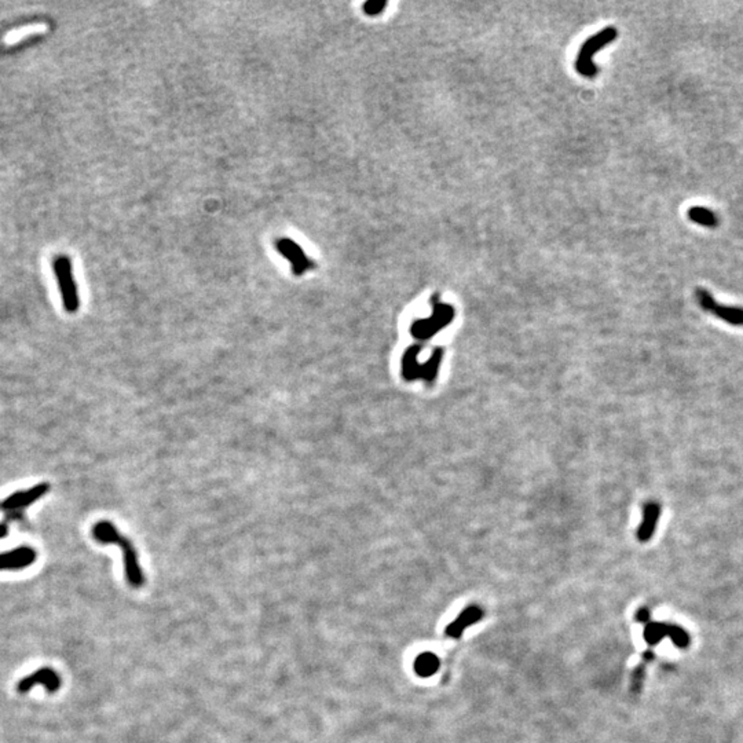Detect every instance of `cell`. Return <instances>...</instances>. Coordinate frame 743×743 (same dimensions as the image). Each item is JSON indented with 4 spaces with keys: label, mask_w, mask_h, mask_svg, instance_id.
I'll list each match as a JSON object with an SVG mask.
<instances>
[{
    "label": "cell",
    "mask_w": 743,
    "mask_h": 743,
    "mask_svg": "<svg viewBox=\"0 0 743 743\" xmlns=\"http://www.w3.org/2000/svg\"><path fill=\"white\" fill-rule=\"evenodd\" d=\"M91 534L94 539L102 545H118L121 548L127 582L135 589L143 587L145 575L139 564L138 552L129 538L121 535L120 531L114 528V525L107 521H101L94 525Z\"/></svg>",
    "instance_id": "6da1fadb"
},
{
    "label": "cell",
    "mask_w": 743,
    "mask_h": 743,
    "mask_svg": "<svg viewBox=\"0 0 743 743\" xmlns=\"http://www.w3.org/2000/svg\"><path fill=\"white\" fill-rule=\"evenodd\" d=\"M386 6H387L386 1H368L364 4V11L368 15H379L384 10Z\"/></svg>",
    "instance_id": "d6986e66"
},
{
    "label": "cell",
    "mask_w": 743,
    "mask_h": 743,
    "mask_svg": "<svg viewBox=\"0 0 743 743\" xmlns=\"http://www.w3.org/2000/svg\"><path fill=\"white\" fill-rule=\"evenodd\" d=\"M695 298L699 303V306L713 314L715 317L717 319H723L726 321L727 323L730 325H734V326H743V309L742 307H734V306H726V305H720L715 301L713 295L704 289V288H698L695 291Z\"/></svg>",
    "instance_id": "ba28073f"
},
{
    "label": "cell",
    "mask_w": 743,
    "mask_h": 743,
    "mask_svg": "<svg viewBox=\"0 0 743 743\" xmlns=\"http://www.w3.org/2000/svg\"><path fill=\"white\" fill-rule=\"evenodd\" d=\"M453 317H454V310L450 306L436 303V306H433V313L431 317L416 321L412 325L411 328L412 334L419 340H427L432 337L435 333H438L442 328L449 325Z\"/></svg>",
    "instance_id": "52a82bcc"
},
{
    "label": "cell",
    "mask_w": 743,
    "mask_h": 743,
    "mask_svg": "<svg viewBox=\"0 0 743 743\" xmlns=\"http://www.w3.org/2000/svg\"><path fill=\"white\" fill-rule=\"evenodd\" d=\"M419 352H420L419 346H413L406 350L404 359H402V375L406 380L424 379L425 382L432 383L436 379L438 369L442 361V355H443L442 350H435L424 365H420V362L418 361Z\"/></svg>",
    "instance_id": "277c9868"
},
{
    "label": "cell",
    "mask_w": 743,
    "mask_h": 743,
    "mask_svg": "<svg viewBox=\"0 0 743 743\" xmlns=\"http://www.w3.org/2000/svg\"><path fill=\"white\" fill-rule=\"evenodd\" d=\"M668 637H670V640L673 641V644L679 648H687L691 643V638L690 635L681 628V627H677V625H672L669 624V629H668Z\"/></svg>",
    "instance_id": "ac0fdd59"
},
{
    "label": "cell",
    "mask_w": 743,
    "mask_h": 743,
    "mask_svg": "<svg viewBox=\"0 0 743 743\" xmlns=\"http://www.w3.org/2000/svg\"><path fill=\"white\" fill-rule=\"evenodd\" d=\"M8 534V523L7 522H0V538L6 537Z\"/></svg>",
    "instance_id": "44dd1931"
},
{
    "label": "cell",
    "mask_w": 743,
    "mask_h": 743,
    "mask_svg": "<svg viewBox=\"0 0 743 743\" xmlns=\"http://www.w3.org/2000/svg\"><path fill=\"white\" fill-rule=\"evenodd\" d=\"M483 617H485V611L479 606L476 605L468 606L467 609L461 611V614L451 624L446 627L445 635L451 638H460L467 628L482 621Z\"/></svg>",
    "instance_id": "8fae6325"
},
{
    "label": "cell",
    "mask_w": 743,
    "mask_h": 743,
    "mask_svg": "<svg viewBox=\"0 0 743 743\" xmlns=\"http://www.w3.org/2000/svg\"><path fill=\"white\" fill-rule=\"evenodd\" d=\"M276 249L283 258H285L291 263V271L296 277H302L307 271L314 270L317 267L316 262L306 255L305 249L291 238H277Z\"/></svg>",
    "instance_id": "8992f818"
},
{
    "label": "cell",
    "mask_w": 743,
    "mask_h": 743,
    "mask_svg": "<svg viewBox=\"0 0 743 743\" xmlns=\"http://www.w3.org/2000/svg\"><path fill=\"white\" fill-rule=\"evenodd\" d=\"M654 658V652L652 651H645L644 655H643V662L637 666L636 669L634 670L632 673V680H631V692L632 695H637L643 687V683H644V676H645V666L647 663Z\"/></svg>",
    "instance_id": "e0dca14e"
},
{
    "label": "cell",
    "mask_w": 743,
    "mask_h": 743,
    "mask_svg": "<svg viewBox=\"0 0 743 743\" xmlns=\"http://www.w3.org/2000/svg\"><path fill=\"white\" fill-rule=\"evenodd\" d=\"M46 30V25L43 24H30V25H24L21 28H17V29H12L11 32H8L6 36H4V42L11 44V43H15V42H19L28 36H32V35H36V33H40Z\"/></svg>",
    "instance_id": "2e32d148"
},
{
    "label": "cell",
    "mask_w": 743,
    "mask_h": 743,
    "mask_svg": "<svg viewBox=\"0 0 743 743\" xmlns=\"http://www.w3.org/2000/svg\"><path fill=\"white\" fill-rule=\"evenodd\" d=\"M37 553L30 546H18L0 553V571L22 570L36 562Z\"/></svg>",
    "instance_id": "30bf717a"
},
{
    "label": "cell",
    "mask_w": 743,
    "mask_h": 743,
    "mask_svg": "<svg viewBox=\"0 0 743 743\" xmlns=\"http://www.w3.org/2000/svg\"><path fill=\"white\" fill-rule=\"evenodd\" d=\"M617 35H618L617 29L613 26H609L600 30L599 33H596L595 36L589 37L581 47L577 61H575V68L578 73H581L585 78H595L598 75V68L592 61L593 54L602 50L603 47H606L609 43L614 42L617 39Z\"/></svg>",
    "instance_id": "3957f363"
},
{
    "label": "cell",
    "mask_w": 743,
    "mask_h": 743,
    "mask_svg": "<svg viewBox=\"0 0 743 743\" xmlns=\"http://www.w3.org/2000/svg\"><path fill=\"white\" fill-rule=\"evenodd\" d=\"M54 273L58 283V288L62 296V305L66 313L73 314L80 307L79 291L73 277L72 262L68 256L61 255L54 260Z\"/></svg>",
    "instance_id": "7a4b0ae2"
},
{
    "label": "cell",
    "mask_w": 743,
    "mask_h": 743,
    "mask_svg": "<svg viewBox=\"0 0 743 743\" xmlns=\"http://www.w3.org/2000/svg\"><path fill=\"white\" fill-rule=\"evenodd\" d=\"M688 217L694 223L704 226V227H716L719 224V217L712 210L706 207L694 206L688 210Z\"/></svg>",
    "instance_id": "5bb4252c"
},
{
    "label": "cell",
    "mask_w": 743,
    "mask_h": 743,
    "mask_svg": "<svg viewBox=\"0 0 743 743\" xmlns=\"http://www.w3.org/2000/svg\"><path fill=\"white\" fill-rule=\"evenodd\" d=\"M635 617H636L637 623H640V624H645V625H647V624L650 623V617H651V614H650V610H648L647 607H641V609L637 610L636 616H635Z\"/></svg>",
    "instance_id": "ffe728a7"
},
{
    "label": "cell",
    "mask_w": 743,
    "mask_h": 743,
    "mask_svg": "<svg viewBox=\"0 0 743 743\" xmlns=\"http://www.w3.org/2000/svg\"><path fill=\"white\" fill-rule=\"evenodd\" d=\"M440 666L439 658L432 652H423L415 661V672L420 677H431Z\"/></svg>",
    "instance_id": "4fadbf2b"
},
{
    "label": "cell",
    "mask_w": 743,
    "mask_h": 743,
    "mask_svg": "<svg viewBox=\"0 0 743 743\" xmlns=\"http://www.w3.org/2000/svg\"><path fill=\"white\" fill-rule=\"evenodd\" d=\"M661 518V505L655 501H648L643 507V519L637 529V539L640 542H647L651 539L656 530L658 522Z\"/></svg>",
    "instance_id": "7c38bea8"
},
{
    "label": "cell",
    "mask_w": 743,
    "mask_h": 743,
    "mask_svg": "<svg viewBox=\"0 0 743 743\" xmlns=\"http://www.w3.org/2000/svg\"><path fill=\"white\" fill-rule=\"evenodd\" d=\"M36 686H43L47 692L54 694L61 688L62 680H61L60 674L54 669H51V668H40V669L35 670L33 673H30V674L25 676L24 679H21L18 681V684H17V691L19 694H26L28 691H30Z\"/></svg>",
    "instance_id": "9c48e42d"
},
{
    "label": "cell",
    "mask_w": 743,
    "mask_h": 743,
    "mask_svg": "<svg viewBox=\"0 0 743 743\" xmlns=\"http://www.w3.org/2000/svg\"><path fill=\"white\" fill-rule=\"evenodd\" d=\"M48 492V483H39L30 489L12 493L10 497L0 503V510L4 512V522L10 523L11 521L21 519L25 510H28L32 504L44 497Z\"/></svg>",
    "instance_id": "5b68a950"
},
{
    "label": "cell",
    "mask_w": 743,
    "mask_h": 743,
    "mask_svg": "<svg viewBox=\"0 0 743 743\" xmlns=\"http://www.w3.org/2000/svg\"><path fill=\"white\" fill-rule=\"evenodd\" d=\"M668 629H669V624L648 623L644 627L643 637L648 645H656L658 643H661L665 637L668 636Z\"/></svg>",
    "instance_id": "9a60e30c"
}]
</instances>
